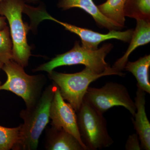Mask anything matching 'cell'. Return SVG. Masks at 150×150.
<instances>
[{
	"instance_id": "3",
	"label": "cell",
	"mask_w": 150,
	"mask_h": 150,
	"mask_svg": "<svg viewBox=\"0 0 150 150\" xmlns=\"http://www.w3.org/2000/svg\"><path fill=\"white\" fill-rule=\"evenodd\" d=\"M48 74L54 84L59 88L63 98L71 105L76 112L82 104L86 92L91 83L104 76H123L125 75L112 67L101 74L94 72L85 67L79 72L74 74H64L53 71Z\"/></svg>"
},
{
	"instance_id": "4",
	"label": "cell",
	"mask_w": 150,
	"mask_h": 150,
	"mask_svg": "<svg viewBox=\"0 0 150 150\" xmlns=\"http://www.w3.org/2000/svg\"><path fill=\"white\" fill-rule=\"evenodd\" d=\"M25 0H3L0 2V15L8 21L13 43V60L23 67L28 65L31 48L27 42L30 29L22 19Z\"/></svg>"
},
{
	"instance_id": "21",
	"label": "cell",
	"mask_w": 150,
	"mask_h": 150,
	"mask_svg": "<svg viewBox=\"0 0 150 150\" xmlns=\"http://www.w3.org/2000/svg\"><path fill=\"white\" fill-rule=\"evenodd\" d=\"M25 1L29 3H34L37 2L39 0H25Z\"/></svg>"
},
{
	"instance_id": "11",
	"label": "cell",
	"mask_w": 150,
	"mask_h": 150,
	"mask_svg": "<svg viewBox=\"0 0 150 150\" xmlns=\"http://www.w3.org/2000/svg\"><path fill=\"white\" fill-rule=\"evenodd\" d=\"M58 6L64 10L75 8L83 10L92 17L100 28H106L110 31L121 30L124 28L103 15L93 0H60Z\"/></svg>"
},
{
	"instance_id": "13",
	"label": "cell",
	"mask_w": 150,
	"mask_h": 150,
	"mask_svg": "<svg viewBox=\"0 0 150 150\" xmlns=\"http://www.w3.org/2000/svg\"><path fill=\"white\" fill-rule=\"evenodd\" d=\"M46 148L49 150H85L71 134L53 126L47 132Z\"/></svg>"
},
{
	"instance_id": "5",
	"label": "cell",
	"mask_w": 150,
	"mask_h": 150,
	"mask_svg": "<svg viewBox=\"0 0 150 150\" xmlns=\"http://www.w3.org/2000/svg\"><path fill=\"white\" fill-rule=\"evenodd\" d=\"M76 112L81 138L88 150L101 149L109 147L113 144L103 114L94 109L84 100Z\"/></svg>"
},
{
	"instance_id": "2",
	"label": "cell",
	"mask_w": 150,
	"mask_h": 150,
	"mask_svg": "<svg viewBox=\"0 0 150 150\" xmlns=\"http://www.w3.org/2000/svg\"><path fill=\"white\" fill-rule=\"evenodd\" d=\"M112 48V44L108 43L96 50H92L83 47L80 45L79 41H76L71 50L57 55L49 62L35 68L33 71H44L49 74L57 67L81 64L94 72L101 74L111 69L105 59Z\"/></svg>"
},
{
	"instance_id": "17",
	"label": "cell",
	"mask_w": 150,
	"mask_h": 150,
	"mask_svg": "<svg viewBox=\"0 0 150 150\" xmlns=\"http://www.w3.org/2000/svg\"><path fill=\"white\" fill-rule=\"evenodd\" d=\"M20 126L16 128H6L0 126V150L12 149L19 137Z\"/></svg>"
},
{
	"instance_id": "10",
	"label": "cell",
	"mask_w": 150,
	"mask_h": 150,
	"mask_svg": "<svg viewBox=\"0 0 150 150\" xmlns=\"http://www.w3.org/2000/svg\"><path fill=\"white\" fill-rule=\"evenodd\" d=\"M146 93L138 88L135 98L136 112L132 121L142 149L150 150V123L146 111Z\"/></svg>"
},
{
	"instance_id": "6",
	"label": "cell",
	"mask_w": 150,
	"mask_h": 150,
	"mask_svg": "<svg viewBox=\"0 0 150 150\" xmlns=\"http://www.w3.org/2000/svg\"><path fill=\"white\" fill-rule=\"evenodd\" d=\"M23 68L13 60L4 64L1 69L7 79L4 84L0 86V91H8L21 97L27 108H29L40 98L44 85V79L40 75L27 74Z\"/></svg>"
},
{
	"instance_id": "23",
	"label": "cell",
	"mask_w": 150,
	"mask_h": 150,
	"mask_svg": "<svg viewBox=\"0 0 150 150\" xmlns=\"http://www.w3.org/2000/svg\"><path fill=\"white\" fill-rule=\"evenodd\" d=\"M3 1V0H0V2L1 1Z\"/></svg>"
},
{
	"instance_id": "7",
	"label": "cell",
	"mask_w": 150,
	"mask_h": 150,
	"mask_svg": "<svg viewBox=\"0 0 150 150\" xmlns=\"http://www.w3.org/2000/svg\"><path fill=\"white\" fill-rule=\"evenodd\" d=\"M84 100L102 114L114 106H123L133 116L136 112L127 88L116 82H108L100 88L88 87Z\"/></svg>"
},
{
	"instance_id": "9",
	"label": "cell",
	"mask_w": 150,
	"mask_h": 150,
	"mask_svg": "<svg viewBox=\"0 0 150 150\" xmlns=\"http://www.w3.org/2000/svg\"><path fill=\"white\" fill-rule=\"evenodd\" d=\"M50 119L52 126L64 129L79 141L85 150H88L81 138L76 112L69 103L65 102L56 86L50 107Z\"/></svg>"
},
{
	"instance_id": "12",
	"label": "cell",
	"mask_w": 150,
	"mask_h": 150,
	"mask_svg": "<svg viewBox=\"0 0 150 150\" xmlns=\"http://www.w3.org/2000/svg\"><path fill=\"white\" fill-rule=\"evenodd\" d=\"M137 25L133 31L130 44L126 52L121 58L113 64L112 68L119 72L124 69L131 53L140 46L147 44L150 42V20H137Z\"/></svg>"
},
{
	"instance_id": "1",
	"label": "cell",
	"mask_w": 150,
	"mask_h": 150,
	"mask_svg": "<svg viewBox=\"0 0 150 150\" xmlns=\"http://www.w3.org/2000/svg\"><path fill=\"white\" fill-rule=\"evenodd\" d=\"M56 86L45 89L33 107L21 111L23 123L20 126L19 137L12 149L36 150L39 138L50 119V109Z\"/></svg>"
},
{
	"instance_id": "22",
	"label": "cell",
	"mask_w": 150,
	"mask_h": 150,
	"mask_svg": "<svg viewBox=\"0 0 150 150\" xmlns=\"http://www.w3.org/2000/svg\"><path fill=\"white\" fill-rule=\"evenodd\" d=\"M3 65H4V64L0 62V70H1V69L2 68ZM1 81H0V86H1Z\"/></svg>"
},
{
	"instance_id": "20",
	"label": "cell",
	"mask_w": 150,
	"mask_h": 150,
	"mask_svg": "<svg viewBox=\"0 0 150 150\" xmlns=\"http://www.w3.org/2000/svg\"><path fill=\"white\" fill-rule=\"evenodd\" d=\"M6 21V18L4 16H0V30H1L7 26Z\"/></svg>"
},
{
	"instance_id": "14",
	"label": "cell",
	"mask_w": 150,
	"mask_h": 150,
	"mask_svg": "<svg viewBox=\"0 0 150 150\" xmlns=\"http://www.w3.org/2000/svg\"><path fill=\"white\" fill-rule=\"evenodd\" d=\"M150 55L141 57L134 62H127L124 69L131 73L137 79L138 88L150 93Z\"/></svg>"
},
{
	"instance_id": "15",
	"label": "cell",
	"mask_w": 150,
	"mask_h": 150,
	"mask_svg": "<svg viewBox=\"0 0 150 150\" xmlns=\"http://www.w3.org/2000/svg\"><path fill=\"white\" fill-rule=\"evenodd\" d=\"M126 0H106L97 6L101 13L107 18L124 27L126 17L124 7Z\"/></svg>"
},
{
	"instance_id": "8",
	"label": "cell",
	"mask_w": 150,
	"mask_h": 150,
	"mask_svg": "<svg viewBox=\"0 0 150 150\" xmlns=\"http://www.w3.org/2000/svg\"><path fill=\"white\" fill-rule=\"evenodd\" d=\"M33 19L37 24L44 20H50L56 22L64 26L66 30L78 35L81 40L82 45L86 48L92 50L97 49L100 43L110 39H117L125 43H129L131 40L134 31L133 29L127 30L125 31L112 30H110L106 34H102L91 30L78 27L60 21L50 15L45 8L41 6L37 7L33 12Z\"/></svg>"
},
{
	"instance_id": "18",
	"label": "cell",
	"mask_w": 150,
	"mask_h": 150,
	"mask_svg": "<svg viewBox=\"0 0 150 150\" xmlns=\"http://www.w3.org/2000/svg\"><path fill=\"white\" fill-rule=\"evenodd\" d=\"M13 43L8 26L0 30V62L4 64L13 60Z\"/></svg>"
},
{
	"instance_id": "19",
	"label": "cell",
	"mask_w": 150,
	"mask_h": 150,
	"mask_svg": "<svg viewBox=\"0 0 150 150\" xmlns=\"http://www.w3.org/2000/svg\"><path fill=\"white\" fill-rule=\"evenodd\" d=\"M126 150H141L142 149L139 136L137 134L130 135L125 144Z\"/></svg>"
},
{
	"instance_id": "16",
	"label": "cell",
	"mask_w": 150,
	"mask_h": 150,
	"mask_svg": "<svg viewBox=\"0 0 150 150\" xmlns=\"http://www.w3.org/2000/svg\"><path fill=\"white\" fill-rule=\"evenodd\" d=\"M125 17L150 20V0H126L124 7Z\"/></svg>"
}]
</instances>
